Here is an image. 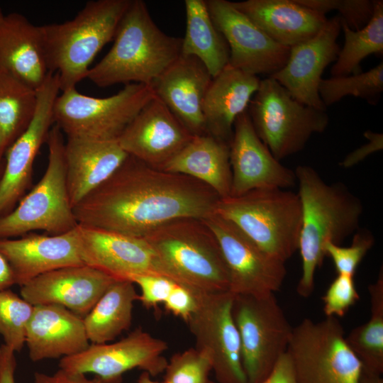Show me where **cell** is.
I'll return each instance as SVG.
<instances>
[{"label": "cell", "mask_w": 383, "mask_h": 383, "mask_svg": "<svg viewBox=\"0 0 383 383\" xmlns=\"http://www.w3.org/2000/svg\"><path fill=\"white\" fill-rule=\"evenodd\" d=\"M219 199L192 177L153 168L128 155L73 211L79 225L143 238L174 219L206 218Z\"/></svg>", "instance_id": "obj_1"}, {"label": "cell", "mask_w": 383, "mask_h": 383, "mask_svg": "<svg viewBox=\"0 0 383 383\" xmlns=\"http://www.w3.org/2000/svg\"><path fill=\"white\" fill-rule=\"evenodd\" d=\"M294 173L301 206L299 248L302 272L296 292L309 297L314 289V277L326 257L328 242L340 245L359 228L363 205L341 182L328 184L311 167L299 165Z\"/></svg>", "instance_id": "obj_2"}, {"label": "cell", "mask_w": 383, "mask_h": 383, "mask_svg": "<svg viewBox=\"0 0 383 383\" xmlns=\"http://www.w3.org/2000/svg\"><path fill=\"white\" fill-rule=\"evenodd\" d=\"M182 38L165 33L152 20L146 4L131 0L106 55L87 74L107 87L131 83L152 86L181 55Z\"/></svg>", "instance_id": "obj_3"}, {"label": "cell", "mask_w": 383, "mask_h": 383, "mask_svg": "<svg viewBox=\"0 0 383 383\" xmlns=\"http://www.w3.org/2000/svg\"><path fill=\"white\" fill-rule=\"evenodd\" d=\"M131 0H96L71 20L40 26L48 71L58 74L60 91L76 89L90 65L113 40Z\"/></svg>", "instance_id": "obj_4"}, {"label": "cell", "mask_w": 383, "mask_h": 383, "mask_svg": "<svg viewBox=\"0 0 383 383\" xmlns=\"http://www.w3.org/2000/svg\"><path fill=\"white\" fill-rule=\"evenodd\" d=\"M143 238L175 282L196 293L229 291V273L220 246L203 219H174Z\"/></svg>", "instance_id": "obj_5"}, {"label": "cell", "mask_w": 383, "mask_h": 383, "mask_svg": "<svg viewBox=\"0 0 383 383\" xmlns=\"http://www.w3.org/2000/svg\"><path fill=\"white\" fill-rule=\"evenodd\" d=\"M215 213L234 223L261 250L286 262L299 248L301 206L297 193L260 189L220 199Z\"/></svg>", "instance_id": "obj_6"}, {"label": "cell", "mask_w": 383, "mask_h": 383, "mask_svg": "<svg viewBox=\"0 0 383 383\" xmlns=\"http://www.w3.org/2000/svg\"><path fill=\"white\" fill-rule=\"evenodd\" d=\"M65 143L63 133L54 124L46 140L48 161L44 174L13 210L0 216V240L35 231L60 235L77 226L67 186Z\"/></svg>", "instance_id": "obj_7"}, {"label": "cell", "mask_w": 383, "mask_h": 383, "mask_svg": "<svg viewBox=\"0 0 383 383\" xmlns=\"http://www.w3.org/2000/svg\"><path fill=\"white\" fill-rule=\"evenodd\" d=\"M247 110L257 135L279 161L301 152L329 123L326 111L297 101L271 77L260 79Z\"/></svg>", "instance_id": "obj_8"}, {"label": "cell", "mask_w": 383, "mask_h": 383, "mask_svg": "<svg viewBox=\"0 0 383 383\" xmlns=\"http://www.w3.org/2000/svg\"><path fill=\"white\" fill-rule=\"evenodd\" d=\"M155 96L151 86L131 83L104 98L77 89L61 91L54 104L53 121L67 138L117 140L142 108Z\"/></svg>", "instance_id": "obj_9"}, {"label": "cell", "mask_w": 383, "mask_h": 383, "mask_svg": "<svg viewBox=\"0 0 383 383\" xmlns=\"http://www.w3.org/2000/svg\"><path fill=\"white\" fill-rule=\"evenodd\" d=\"M287 353L296 383H360L362 364L337 318H304L293 328Z\"/></svg>", "instance_id": "obj_10"}, {"label": "cell", "mask_w": 383, "mask_h": 383, "mask_svg": "<svg viewBox=\"0 0 383 383\" xmlns=\"http://www.w3.org/2000/svg\"><path fill=\"white\" fill-rule=\"evenodd\" d=\"M232 314L248 383H260L287 352L293 328L274 294H234Z\"/></svg>", "instance_id": "obj_11"}, {"label": "cell", "mask_w": 383, "mask_h": 383, "mask_svg": "<svg viewBox=\"0 0 383 383\" xmlns=\"http://www.w3.org/2000/svg\"><path fill=\"white\" fill-rule=\"evenodd\" d=\"M233 298L229 291L198 294L196 309L187 322L195 348L210 356L218 383H248L232 314Z\"/></svg>", "instance_id": "obj_12"}, {"label": "cell", "mask_w": 383, "mask_h": 383, "mask_svg": "<svg viewBox=\"0 0 383 383\" xmlns=\"http://www.w3.org/2000/svg\"><path fill=\"white\" fill-rule=\"evenodd\" d=\"M203 220L220 246L229 273L230 292L261 296L279 290L287 274L285 262L264 252L216 213Z\"/></svg>", "instance_id": "obj_13"}, {"label": "cell", "mask_w": 383, "mask_h": 383, "mask_svg": "<svg viewBox=\"0 0 383 383\" xmlns=\"http://www.w3.org/2000/svg\"><path fill=\"white\" fill-rule=\"evenodd\" d=\"M167 343L138 328L114 343L90 344L84 351L60 359V369L92 373L104 383H119L128 370L139 368L156 376L165 370Z\"/></svg>", "instance_id": "obj_14"}, {"label": "cell", "mask_w": 383, "mask_h": 383, "mask_svg": "<svg viewBox=\"0 0 383 383\" xmlns=\"http://www.w3.org/2000/svg\"><path fill=\"white\" fill-rule=\"evenodd\" d=\"M60 91L58 74L50 72L36 89L37 106L30 123L6 150L0 180V216L13 210L26 194L35 158L54 125L53 106Z\"/></svg>", "instance_id": "obj_15"}, {"label": "cell", "mask_w": 383, "mask_h": 383, "mask_svg": "<svg viewBox=\"0 0 383 383\" xmlns=\"http://www.w3.org/2000/svg\"><path fill=\"white\" fill-rule=\"evenodd\" d=\"M211 19L229 48L231 67L248 74L271 77L286 64L290 48L270 38L232 1L206 0Z\"/></svg>", "instance_id": "obj_16"}, {"label": "cell", "mask_w": 383, "mask_h": 383, "mask_svg": "<svg viewBox=\"0 0 383 383\" xmlns=\"http://www.w3.org/2000/svg\"><path fill=\"white\" fill-rule=\"evenodd\" d=\"M77 232L79 255L84 265L116 280L130 281L132 277L143 274L168 277L143 238L79 224Z\"/></svg>", "instance_id": "obj_17"}, {"label": "cell", "mask_w": 383, "mask_h": 383, "mask_svg": "<svg viewBox=\"0 0 383 383\" xmlns=\"http://www.w3.org/2000/svg\"><path fill=\"white\" fill-rule=\"evenodd\" d=\"M231 169L230 196L260 189H284L296 184L294 171L284 166L257 135L248 110L234 122L229 144Z\"/></svg>", "instance_id": "obj_18"}, {"label": "cell", "mask_w": 383, "mask_h": 383, "mask_svg": "<svg viewBox=\"0 0 383 383\" xmlns=\"http://www.w3.org/2000/svg\"><path fill=\"white\" fill-rule=\"evenodd\" d=\"M193 136L155 94L117 140L128 155L161 170Z\"/></svg>", "instance_id": "obj_19"}, {"label": "cell", "mask_w": 383, "mask_h": 383, "mask_svg": "<svg viewBox=\"0 0 383 383\" xmlns=\"http://www.w3.org/2000/svg\"><path fill=\"white\" fill-rule=\"evenodd\" d=\"M341 31V18L328 19L313 38L290 48L285 65L271 76L301 103L326 111L319 94L322 74L335 62L340 47L337 39Z\"/></svg>", "instance_id": "obj_20"}, {"label": "cell", "mask_w": 383, "mask_h": 383, "mask_svg": "<svg viewBox=\"0 0 383 383\" xmlns=\"http://www.w3.org/2000/svg\"><path fill=\"white\" fill-rule=\"evenodd\" d=\"M116 279L87 265L57 269L21 287V296L33 306H62L84 318Z\"/></svg>", "instance_id": "obj_21"}, {"label": "cell", "mask_w": 383, "mask_h": 383, "mask_svg": "<svg viewBox=\"0 0 383 383\" xmlns=\"http://www.w3.org/2000/svg\"><path fill=\"white\" fill-rule=\"evenodd\" d=\"M0 254L20 287L46 272L84 265L79 252L77 227L56 235L28 233L0 240Z\"/></svg>", "instance_id": "obj_22"}, {"label": "cell", "mask_w": 383, "mask_h": 383, "mask_svg": "<svg viewBox=\"0 0 383 383\" xmlns=\"http://www.w3.org/2000/svg\"><path fill=\"white\" fill-rule=\"evenodd\" d=\"M212 79L200 60L181 55L151 87L192 135H202L207 133L203 103Z\"/></svg>", "instance_id": "obj_23"}, {"label": "cell", "mask_w": 383, "mask_h": 383, "mask_svg": "<svg viewBox=\"0 0 383 383\" xmlns=\"http://www.w3.org/2000/svg\"><path fill=\"white\" fill-rule=\"evenodd\" d=\"M30 359L38 362L63 358L88 348L83 318L57 305L34 306L26 331Z\"/></svg>", "instance_id": "obj_24"}, {"label": "cell", "mask_w": 383, "mask_h": 383, "mask_svg": "<svg viewBox=\"0 0 383 383\" xmlns=\"http://www.w3.org/2000/svg\"><path fill=\"white\" fill-rule=\"evenodd\" d=\"M128 156L118 140L67 138L64 157L72 208L109 179Z\"/></svg>", "instance_id": "obj_25"}, {"label": "cell", "mask_w": 383, "mask_h": 383, "mask_svg": "<svg viewBox=\"0 0 383 383\" xmlns=\"http://www.w3.org/2000/svg\"><path fill=\"white\" fill-rule=\"evenodd\" d=\"M0 72L35 90L50 73L40 26L21 13H11L0 20Z\"/></svg>", "instance_id": "obj_26"}, {"label": "cell", "mask_w": 383, "mask_h": 383, "mask_svg": "<svg viewBox=\"0 0 383 383\" xmlns=\"http://www.w3.org/2000/svg\"><path fill=\"white\" fill-rule=\"evenodd\" d=\"M276 43L292 48L316 36L328 18L296 0H247L233 2Z\"/></svg>", "instance_id": "obj_27"}, {"label": "cell", "mask_w": 383, "mask_h": 383, "mask_svg": "<svg viewBox=\"0 0 383 383\" xmlns=\"http://www.w3.org/2000/svg\"><path fill=\"white\" fill-rule=\"evenodd\" d=\"M260 82L229 65L213 77L203 103L206 133L230 144L234 122L248 109Z\"/></svg>", "instance_id": "obj_28"}, {"label": "cell", "mask_w": 383, "mask_h": 383, "mask_svg": "<svg viewBox=\"0 0 383 383\" xmlns=\"http://www.w3.org/2000/svg\"><path fill=\"white\" fill-rule=\"evenodd\" d=\"M161 170L192 177L211 188L220 199L231 196L229 144L210 134L194 135Z\"/></svg>", "instance_id": "obj_29"}, {"label": "cell", "mask_w": 383, "mask_h": 383, "mask_svg": "<svg viewBox=\"0 0 383 383\" xmlns=\"http://www.w3.org/2000/svg\"><path fill=\"white\" fill-rule=\"evenodd\" d=\"M184 6L187 25L181 55L197 58L213 78L228 65V43L214 25L205 0H186Z\"/></svg>", "instance_id": "obj_30"}, {"label": "cell", "mask_w": 383, "mask_h": 383, "mask_svg": "<svg viewBox=\"0 0 383 383\" xmlns=\"http://www.w3.org/2000/svg\"><path fill=\"white\" fill-rule=\"evenodd\" d=\"M136 300L138 294L133 282L115 281L83 318L89 342L109 343L128 329Z\"/></svg>", "instance_id": "obj_31"}, {"label": "cell", "mask_w": 383, "mask_h": 383, "mask_svg": "<svg viewBox=\"0 0 383 383\" xmlns=\"http://www.w3.org/2000/svg\"><path fill=\"white\" fill-rule=\"evenodd\" d=\"M371 315L368 321L355 327L345 337L360 360L362 371L382 375L383 372V271L368 287Z\"/></svg>", "instance_id": "obj_32"}, {"label": "cell", "mask_w": 383, "mask_h": 383, "mask_svg": "<svg viewBox=\"0 0 383 383\" xmlns=\"http://www.w3.org/2000/svg\"><path fill=\"white\" fill-rule=\"evenodd\" d=\"M374 9L368 23L354 30L341 19L344 44L331 70L332 77L362 72L360 63L367 56L383 54V1L373 0Z\"/></svg>", "instance_id": "obj_33"}, {"label": "cell", "mask_w": 383, "mask_h": 383, "mask_svg": "<svg viewBox=\"0 0 383 383\" xmlns=\"http://www.w3.org/2000/svg\"><path fill=\"white\" fill-rule=\"evenodd\" d=\"M36 106L35 89L0 72V128L7 149L28 126Z\"/></svg>", "instance_id": "obj_34"}, {"label": "cell", "mask_w": 383, "mask_h": 383, "mask_svg": "<svg viewBox=\"0 0 383 383\" xmlns=\"http://www.w3.org/2000/svg\"><path fill=\"white\" fill-rule=\"evenodd\" d=\"M383 91V62L367 72L322 79L318 94L326 107L348 96L376 104Z\"/></svg>", "instance_id": "obj_35"}, {"label": "cell", "mask_w": 383, "mask_h": 383, "mask_svg": "<svg viewBox=\"0 0 383 383\" xmlns=\"http://www.w3.org/2000/svg\"><path fill=\"white\" fill-rule=\"evenodd\" d=\"M33 309V304L10 289L0 291V335L13 352H20L26 345Z\"/></svg>", "instance_id": "obj_36"}, {"label": "cell", "mask_w": 383, "mask_h": 383, "mask_svg": "<svg viewBox=\"0 0 383 383\" xmlns=\"http://www.w3.org/2000/svg\"><path fill=\"white\" fill-rule=\"evenodd\" d=\"M212 370L210 356L204 351L191 348L174 354L165 368L167 383H209Z\"/></svg>", "instance_id": "obj_37"}, {"label": "cell", "mask_w": 383, "mask_h": 383, "mask_svg": "<svg viewBox=\"0 0 383 383\" xmlns=\"http://www.w3.org/2000/svg\"><path fill=\"white\" fill-rule=\"evenodd\" d=\"M374 245L372 232L360 228L353 234L350 246L328 242L324 245L326 256L331 258L338 274L354 276L360 262Z\"/></svg>", "instance_id": "obj_38"}, {"label": "cell", "mask_w": 383, "mask_h": 383, "mask_svg": "<svg viewBox=\"0 0 383 383\" xmlns=\"http://www.w3.org/2000/svg\"><path fill=\"white\" fill-rule=\"evenodd\" d=\"M300 4L323 15L337 11L341 19L354 30L365 27L370 21L374 9L370 0H296Z\"/></svg>", "instance_id": "obj_39"}, {"label": "cell", "mask_w": 383, "mask_h": 383, "mask_svg": "<svg viewBox=\"0 0 383 383\" xmlns=\"http://www.w3.org/2000/svg\"><path fill=\"white\" fill-rule=\"evenodd\" d=\"M354 276L338 274L324 296L323 312L327 317H342L359 300Z\"/></svg>", "instance_id": "obj_40"}, {"label": "cell", "mask_w": 383, "mask_h": 383, "mask_svg": "<svg viewBox=\"0 0 383 383\" xmlns=\"http://www.w3.org/2000/svg\"><path fill=\"white\" fill-rule=\"evenodd\" d=\"M130 281L140 289L138 300L147 308L163 304L174 285L178 284L167 277L155 274L135 275Z\"/></svg>", "instance_id": "obj_41"}, {"label": "cell", "mask_w": 383, "mask_h": 383, "mask_svg": "<svg viewBox=\"0 0 383 383\" xmlns=\"http://www.w3.org/2000/svg\"><path fill=\"white\" fill-rule=\"evenodd\" d=\"M198 294L199 293L187 287L176 284L163 303L165 308L167 311L187 322L196 309Z\"/></svg>", "instance_id": "obj_42"}, {"label": "cell", "mask_w": 383, "mask_h": 383, "mask_svg": "<svg viewBox=\"0 0 383 383\" xmlns=\"http://www.w3.org/2000/svg\"><path fill=\"white\" fill-rule=\"evenodd\" d=\"M365 138L368 139V143L361 145L360 148L350 152L340 164L345 168L353 167L373 152L382 150L383 148L382 133H374L367 131L364 133Z\"/></svg>", "instance_id": "obj_43"}, {"label": "cell", "mask_w": 383, "mask_h": 383, "mask_svg": "<svg viewBox=\"0 0 383 383\" xmlns=\"http://www.w3.org/2000/svg\"><path fill=\"white\" fill-rule=\"evenodd\" d=\"M34 383H104L99 378L89 379L86 374L69 372L59 369L52 374L43 372L34 374Z\"/></svg>", "instance_id": "obj_44"}, {"label": "cell", "mask_w": 383, "mask_h": 383, "mask_svg": "<svg viewBox=\"0 0 383 383\" xmlns=\"http://www.w3.org/2000/svg\"><path fill=\"white\" fill-rule=\"evenodd\" d=\"M209 383H218L210 381ZM260 383H296L292 360L287 353L283 354L270 374Z\"/></svg>", "instance_id": "obj_45"}, {"label": "cell", "mask_w": 383, "mask_h": 383, "mask_svg": "<svg viewBox=\"0 0 383 383\" xmlns=\"http://www.w3.org/2000/svg\"><path fill=\"white\" fill-rule=\"evenodd\" d=\"M2 355L0 364V383H16L15 371L16 360L15 352L1 345Z\"/></svg>", "instance_id": "obj_46"}, {"label": "cell", "mask_w": 383, "mask_h": 383, "mask_svg": "<svg viewBox=\"0 0 383 383\" xmlns=\"http://www.w3.org/2000/svg\"><path fill=\"white\" fill-rule=\"evenodd\" d=\"M14 284L11 270L6 260L0 254V291L9 289Z\"/></svg>", "instance_id": "obj_47"}, {"label": "cell", "mask_w": 383, "mask_h": 383, "mask_svg": "<svg viewBox=\"0 0 383 383\" xmlns=\"http://www.w3.org/2000/svg\"><path fill=\"white\" fill-rule=\"evenodd\" d=\"M360 383H383V379L380 374L370 373L362 370Z\"/></svg>", "instance_id": "obj_48"}, {"label": "cell", "mask_w": 383, "mask_h": 383, "mask_svg": "<svg viewBox=\"0 0 383 383\" xmlns=\"http://www.w3.org/2000/svg\"><path fill=\"white\" fill-rule=\"evenodd\" d=\"M7 146L6 141L2 133V131L0 128V162L4 160V155L6 152Z\"/></svg>", "instance_id": "obj_49"}, {"label": "cell", "mask_w": 383, "mask_h": 383, "mask_svg": "<svg viewBox=\"0 0 383 383\" xmlns=\"http://www.w3.org/2000/svg\"><path fill=\"white\" fill-rule=\"evenodd\" d=\"M150 374L147 372H143L138 379V383H167L166 382H159L151 379Z\"/></svg>", "instance_id": "obj_50"}, {"label": "cell", "mask_w": 383, "mask_h": 383, "mask_svg": "<svg viewBox=\"0 0 383 383\" xmlns=\"http://www.w3.org/2000/svg\"><path fill=\"white\" fill-rule=\"evenodd\" d=\"M4 164H5V159L0 162V180L3 174Z\"/></svg>", "instance_id": "obj_51"}, {"label": "cell", "mask_w": 383, "mask_h": 383, "mask_svg": "<svg viewBox=\"0 0 383 383\" xmlns=\"http://www.w3.org/2000/svg\"><path fill=\"white\" fill-rule=\"evenodd\" d=\"M4 16V14L3 13L2 11H1V9L0 7V20L3 18Z\"/></svg>", "instance_id": "obj_52"}, {"label": "cell", "mask_w": 383, "mask_h": 383, "mask_svg": "<svg viewBox=\"0 0 383 383\" xmlns=\"http://www.w3.org/2000/svg\"><path fill=\"white\" fill-rule=\"evenodd\" d=\"M1 355H2V348L1 345L0 346V364H1Z\"/></svg>", "instance_id": "obj_53"}]
</instances>
